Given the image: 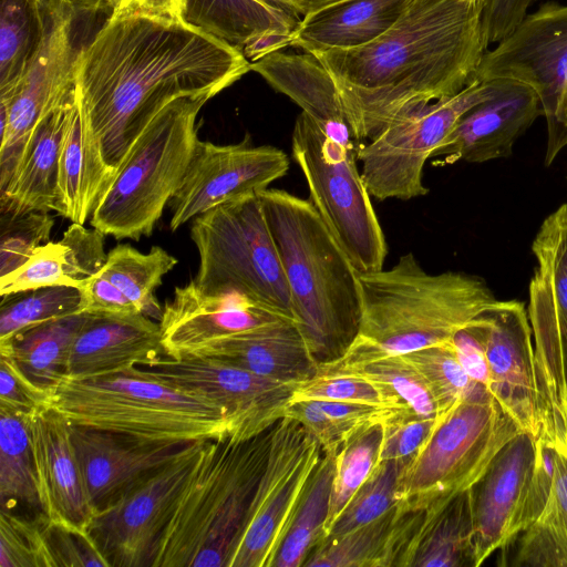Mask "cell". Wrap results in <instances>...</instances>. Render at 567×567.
I'll list each match as a JSON object with an SVG mask.
<instances>
[{
    "label": "cell",
    "instance_id": "cell-1",
    "mask_svg": "<svg viewBox=\"0 0 567 567\" xmlns=\"http://www.w3.org/2000/svg\"><path fill=\"white\" fill-rule=\"evenodd\" d=\"M248 71L241 49L182 19L112 11L79 58L75 104L116 172L165 105L214 97Z\"/></svg>",
    "mask_w": 567,
    "mask_h": 567
},
{
    "label": "cell",
    "instance_id": "cell-2",
    "mask_svg": "<svg viewBox=\"0 0 567 567\" xmlns=\"http://www.w3.org/2000/svg\"><path fill=\"white\" fill-rule=\"evenodd\" d=\"M484 1L412 0L375 40L309 52L329 73L357 146L476 79Z\"/></svg>",
    "mask_w": 567,
    "mask_h": 567
},
{
    "label": "cell",
    "instance_id": "cell-3",
    "mask_svg": "<svg viewBox=\"0 0 567 567\" xmlns=\"http://www.w3.org/2000/svg\"><path fill=\"white\" fill-rule=\"evenodd\" d=\"M357 334L318 372L342 373L390 355L450 341L497 299L481 278L461 271L427 272L412 252L389 269L359 274Z\"/></svg>",
    "mask_w": 567,
    "mask_h": 567
},
{
    "label": "cell",
    "instance_id": "cell-4",
    "mask_svg": "<svg viewBox=\"0 0 567 567\" xmlns=\"http://www.w3.org/2000/svg\"><path fill=\"white\" fill-rule=\"evenodd\" d=\"M258 195L297 327L318 363L334 360L347 351L359 328V272L309 199L269 188Z\"/></svg>",
    "mask_w": 567,
    "mask_h": 567
},
{
    "label": "cell",
    "instance_id": "cell-5",
    "mask_svg": "<svg viewBox=\"0 0 567 567\" xmlns=\"http://www.w3.org/2000/svg\"><path fill=\"white\" fill-rule=\"evenodd\" d=\"M272 429L206 441L153 567H229L264 473Z\"/></svg>",
    "mask_w": 567,
    "mask_h": 567
},
{
    "label": "cell",
    "instance_id": "cell-6",
    "mask_svg": "<svg viewBox=\"0 0 567 567\" xmlns=\"http://www.w3.org/2000/svg\"><path fill=\"white\" fill-rule=\"evenodd\" d=\"M50 408L72 424L143 440L188 444L229 437L226 414L137 367L91 375L63 377L51 389Z\"/></svg>",
    "mask_w": 567,
    "mask_h": 567
},
{
    "label": "cell",
    "instance_id": "cell-7",
    "mask_svg": "<svg viewBox=\"0 0 567 567\" xmlns=\"http://www.w3.org/2000/svg\"><path fill=\"white\" fill-rule=\"evenodd\" d=\"M210 99L178 97L151 120L97 200L92 227L118 240L152 235L189 166L199 141L197 116Z\"/></svg>",
    "mask_w": 567,
    "mask_h": 567
},
{
    "label": "cell",
    "instance_id": "cell-8",
    "mask_svg": "<svg viewBox=\"0 0 567 567\" xmlns=\"http://www.w3.org/2000/svg\"><path fill=\"white\" fill-rule=\"evenodd\" d=\"M107 8L102 0H43L40 38L24 74L0 94V190L38 125L75 101L79 58L109 18L100 19Z\"/></svg>",
    "mask_w": 567,
    "mask_h": 567
},
{
    "label": "cell",
    "instance_id": "cell-9",
    "mask_svg": "<svg viewBox=\"0 0 567 567\" xmlns=\"http://www.w3.org/2000/svg\"><path fill=\"white\" fill-rule=\"evenodd\" d=\"M519 431L488 388L477 383L451 411L435 417L405 462L395 492L398 511H423L470 489Z\"/></svg>",
    "mask_w": 567,
    "mask_h": 567
},
{
    "label": "cell",
    "instance_id": "cell-10",
    "mask_svg": "<svg viewBox=\"0 0 567 567\" xmlns=\"http://www.w3.org/2000/svg\"><path fill=\"white\" fill-rule=\"evenodd\" d=\"M190 238L199 256L192 281L202 291L236 292L295 320L289 287L258 194L198 215L192 220Z\"/></svg>",
    "mask_w": 567,
    "mask_h": 567
},
{
    "label": "cell",
    "instance_id": "cell-11",
    "mask_svg": "<svg viewBox=\"0 0 567 567\" xmlns=\"http://www.w3.org/2000/svg\"><path fill=\"white\" fill-rule=\"evenodd\" d=\"M354 141L327 135L305 112L293 125L292 157L301 169L309 200L359 274L383 269L385 237L358 167Z\"/></svg>",
    "mask_w": 567,
    "mask_h": 567
},
{
    "label": "cell",
    "instance_id": "cell-12",
    "mask_svg": "<svg viewBox=\"0 0 567 567\" xmlns=\"http://www.w3.org/2000/svg\"><path fill=\"white\" fill-rule=\"evenodd\" d=\"M502 80L475 79L458 93L430 103L386 126L358 146L357 158L371 197L409 200L424 196L425 163L475 105L492 97Z\"/></svg>",
    "mask_w": 567,
    "mask_h": 567
},
{
    "label": "cell",
    "instance_id": "cell-13",
    "mask_svg": "<svg viewBox=\"0 0 567 567\" xmlns=\"http://www.w3.org/2000/svg\"><path fill=\"white\" fill-rule=\"evenodd\" d=\"M476 79L516 81L536 92L547 122L549 165L567 145V4L546 2L527 13L485 52Z\"/></svg>",
    "mask_w": 567,
    "mask_h": 567
},
{
    "label": "cell",
    "instance_id": "cell-14",
    "mask_svg": "<svg viewBox=\"0 0 567 567\" xmlns=\"http://www.w3.org/2000/svg\"><path fill=\"white\" fill-rule=\"evenodd\" d=\"M205 442L184 445L94 515L87 532L107 567H153Z\"/></svg>",
    "mask_w": 567,
    "mask_h": 567
},
{
    "label": "cell",
    "instance_id": "cell-15",
    "mask_svg": "<svg viewBox=\"0 0 567 567\" xmlns=\"http://www.w3.org/2000/svg\"><path fill=\"white\" fill-rule=\"evenodd\" d=\"M322 454L319 442L296 420L272 429L267 463L229 567H270L306 484Z\"/></svg>",
    "mask_w": 567,
    "mask_h": 567
},
{
    "label": "cell",
    "instance_id": "cell-16",
    "mask_svg": "<svg viewBox=\"0 0 567 567\" xmlns=\"http://www.w3.org/2000/svg\"><path fill=\"white\" fill-rule=\"evenodd\" d=\"M137 368L148 377L215 404L226 414L229 437L235 441L271 429L285 416L296 386L198 357L164 355L148 367Z\"/></svg>",
    "mask_w": 567,
    "mask_h": 567
},
{
    "label": "cell",
    "instance_id": "cell-17",
    "mask_svg": "<svg viewBox=\"0 0 567 567\" xmlns=\"http://www.w3.org/2000/svg\"><path fill=\"white\" fill-rule=\"evenodd\" d=\"M287 154L271 145H255L246 134L234 144L198 141L185 176L169 202L172 231L214 207L248 194H259L287 174Z\"/></svg>",
    "mask_w": 567,
    "mask_h": 567
},
{
    "label": "cell",
    "instance_id": "cell-18",
    "mask_svg": "<svg viewBox=\"0 0 567 567\" xmlns=\"http://www.w3.org/2000/svg\"><path fill=\"white\" fill-rule=\"evenodd\" d=\"M489 369V391L520 431L542 427L532 326L525 305L494 302L480 317Z\"/></svg>",
    "mask_w": 567,
    "mask_h": 567
},
{
    "label": "cell",
    "instance_id": "cell-19",
    "mask_svg": "<svg viewBox=\"0 0 567 567\" xmlns=\"http://www.w3.org/2000/svg\"><path fill=\"white\" fill-rule=\"evenodd\" d=\"M537 458V437L519 431L492 458L470 488L475 566L519 535V518Z\"/></svg>",
    "mask_w": 567,
    "mask_h": 567
},
{
    "label": "cell",
    "instance_id": "cell-20",
    "mask_svg": "<svg viewBox=\"0 0 567 567\" xmlns=\"http://www.w3.org/2000/svg\"><path fill=\"white\" fill-rule=\"evenodd\" d=\"M286 320L295 321L236 292H204L190 280L175 288L158 323L165 355L179 359L218 339Z\"/></svg>",
    "mask_w": 567,
    "mask_h": 567
},
{
    "label": "cell",
    "instance_id": "cell-21",
    "mask_svg": "<svg viewBox=\"0 0 567 567\" xmlns=\"http://www.w3.org/2000/svg\"><path fill=\"white\" fill-rule=\"evenodd\" d=\"M543 115L528 85L502 80L499 90L475 105L433 152L434 164L484 163L511 155L516 140Z\"/></svg>",
    "mask_w": 567,
    "mask_h": 567
},
{
    "label": "cell",
    "instance_id": "cell-22",
    "mask_svg": "<svg viewBox=\"0 0 567 567\" xmlns=\"http://www.w3.org/2000/svg\"><path fill=\"white\" fill-rule=\"evenodd\" d=\"M42 513L48 519L87 529L96 514L72 439V423L53 409L30 419Z\"/></svg>",
    "mask_w": 567,
    "mask_h": 567
},
{
    "label": "cell",
    "instance_id": "cell-23",
    "mask_svg": "<svg viewBox=\"0 0 567 567\" xmlns=\"http://www.w3.org/2000/svg\"><path fill=\"white\" fill-rule=\"evenodd\" d=\"M72 439L96 513L186 445L74 424Z\"/></svg>",
    "mask_w": 567,
    "mask_h": 567
},
{
    "label": "cell",
    "instance_id": "cell-24",
    "mask_svg": "<svg viewBox=\"0 0 567 567\" xmlns=\"http://www.w3.org/2000/svg\"><path fill=\"white\" fill-rule=\"evenodd\" d=\"M164 355L157 321L142 313H89L73 341L66 375L91 377L148 367Z\"/></svg>",
    "mask_w": 567,
    "mask_h": 567
},
{
    "label": "cell",
    "instance_id": "cell-25",
    "mask_svg": "<svg viewBox=\"0 0 567 567\" xmlns=\"http://www.w3.org/2000/svg\"><path fill=\"white\" fill-rule=\"evenodd\" d=\"M186 357L219 361L293 385L311 379L319 370L318 361L292 320L218 339Z\"/></svg>",
    "mask_w": 567,
    "mask_h": 567
},
{
    "label": "cell",
    "instance_id": "cell-26",
    "mask_svg": "<svg viewBox=\"0 0 567 567\" xmlns=\"http://www.w3.org/2000/svg\"><path fill=\"white\" fill-rule=\"evenodd\" d=\"M528 317L535 350L542 425L567 430V311L560 310L547 288L533 276Z\"/></svg>",
    "mask_w": 567,
    "mask_h": 567
},
{
    "label": "cell",
    "instance_id": "cell-27",
    "mask_svg": "<svg viewBox=\"0 0 567 567\" xmlns=\"http://www.w3.org/2000/svg\"><path fill=\"white\" fill-rule=\"evenodd\" d=\"M114 176L115 169L107 164L101 144L74 102L60 151L54 212L84 225Z\"/></svg>",
    "mask_w": 567,
    "mask_h": 567
},
{
    "label": "cell",
    "instance_id": "cell-28",
    "mask_svg": "<svg viewBox=\"0 0 567 567\" xmlns=\"http://www.w3.org/2000/svg\"><path fill=\"white\" fill-rule=\"evenodd\" d=\"M250 70L297 103L327 135L354 141L332 79L313 54L278 51L251 62Z\"/></svg>",
    "mask_w": 567,
    "mask_h": 567
},
{
    "label": "cell",
    "instance_id": "cell-29",
    "mask_svg": "<svg viewBox=\"0 0 567 567\" xmlns=\"http://www.w3.org/2000/svg\"><path fill=\"white\" fill-rule=\"evenodd\" d=\"M74 102L51 113L33 132L12 177L0 190V215L54 210L60 151Z\"/></svg>",
    "mask_w": 567,
    "mask_h": 567
},
{
    "label": "cell",
    "instance_id": "cell-30",
    "mask_svg": "<svg viewBox=\"0 0 567 567\" xmlns=\"http://www.w3.org/2000/svg\"><path fill=\"white\" fill-rule=\"evenodd\" d=\"M421 512L394 505L379 518L337 536H327L307 556V567H401Z\"/></svg>",
    "mask_w": 567,
    "mask_h": 567
},
{
    "label": "cell",
    "instance_id": "cell-31",
    "mask_svg": "<svg viewBox=\"0 0 567 567\" xmlns=\"http://www.w3.org/2000/svg\"><path fill=\"white\" fill-rule=\"evenodd\" d=\"M412 0H346L302 19L290 47L303 52L364 45L388 31Z\"/></svg>",
    "mask_w": 567,
    "mask_h": 567
},
{
    "label": "cell",
    "instance_id": "cell-32",
    "mask_svg": "<svg viewBox=\"0 0 567 567\" xmlns=\"http://www.w3.org/2000/svg\"><path fill=\"white\" fill-rule=\"evenodd\" d=\"M476 567L471 491L421 512L401 567Z\"/></svg>",
    "mask_w": 567,
    "mask_h": 567
},
{
    "label": "cell",
    "instance_id": "cell-33",
    "mask_svg": "<svg viewBox=\"0 0 567 567\" xmlns=\"http://www.w3.org/2000/svg\"><path fill=\"white\" fill-rule=\"evenodd\" d=\"M551 491L538 518L502 550L501 566L567 567V431L555 433Z\"/></svg>",
    "mask_w": 567,
    "mask_h": 567
},
{
    "label": "cell",
    "instance_id": "cell-34",
    "mask_svg": "<svg viewBox=\"0 0 567 567\" xmlns=\"http://www.w3.org/2000/svg\"><path fill=\"white\" fill-rule=\"evenodd\" d=\"M182 19L241 50L265 32H292L300 22L268 0H184Z\"/></svg>",
    "mask_w": 567,
    "mask_h": 567
},
{
    "label": "cell",
    "instance_id": "cell-35",
    "mask_svg": "<svg viewBox=\"0 0 567 567\" xmlns=\"http://www.w3.org/2000/svg\"><path fill=\"white\" fill-rule=\"evenodd\" d=\"M338 452L322 451L270 567L303 566L310 551L327 537Z\"/></svg>",
    "mask_w": 567,
    "mask_h": 567
},
{
    "label": "cell",
    "instance_id": "cell-36",
    "mask_svg": "<svg viewBox=\"0 0 567 567\" xmlns=\"http://www.w3.org/2000/svg\"><path fill=\"white\" fill-rule=\"evenodd\" d=\"M31 416L0 406L1 509L37 516L41 509L30 432Z\"/></svg>",
    "mask_w": 567,
    "mask_h": 567
},
{
    "label": "cell",
    "instance_id": "cell-37",
    "mask_svg": "<svg viewBox=\"0 0 567 567\" xmlns=\"http://www.w3.org/2000/svg\"><path fill=\"white\" fill-rule=\"evenodd\" d=\"M81 312L27 328L6 344L21 370L38 385L51 390L66 375L73 341L87 319Z\"/></svg>",
    "mask_w": 567,
    "mask_h": 567
},
{
    "label": "cell",
    "instance_id": "cell-38",
    "mask_svg": "<svg viewBox=\"0 0 567 567\" xmlns=\"http://www.w3.org/2000/svg\"><path fill=\"white\" fill-rule=\"evenodd\" d=\"M177 262V258L159 246L144 254L130 245H117L107 252L101 270L142 315L159 322L163 308L155 289Z\"/></svg>",
    "mask_w": 567,
    "mask_h": 567
},
{
    "label": "cell",
    "instance_id": "cell-39",
    "mask_svg": "<svg viewBox=\"0 0 567 567\" xmlns=\"http://www.w3.org/2000/svg\"><path fill=\"white\" fill-rule=\"evenodd\" d=\"M0 94L12 91L38 44L43 0H1Z\"/></svg>",
    "mask_w": 567,
    "mask_h": 567
},
{
    "label": "cell",
    "instance_id": "cell-40",
    "mask_svg": "<svg viewBox=\"0 0 567 567\" xmlns=\"http://www.w3.org/2000/svg\"><path fill=\"white\" fill-rule=\"evenodd\" d=\"M82 312V295L71 286H51L1 296L0 342L20 331Z\"/></svg>",
    "mask_w": 567,
    "mask_h": 567
},
{
    "label": "cell",
    "instance_id": "cell-41",
    "mask_svg": "<svg viewBox=\"0 0 567 567\" xmlns=\"http://www.w3.org/2000/svg\"><path fill=\"white\" fill-rule=\"evenodd\" d=\"M424 382L436 408V417L446 414L477 384L461 365L453 339L401 354Z\"/></svg>",
    "mask_w": 567,
    "mask_h": 567
},
{
    "label": "cell",
    "instance_id": "cell-42",
    "mask_svg": "<svg viewBox=\"0 0 567 567\" xmlns=\"http://www.w3.org/2000/svg\"><path fill=\"white\" fill-rule=\"evenodd\" d=\"M87 279L65 241H48L38 247L21 267L0 278V296L51 286L81 288Z\"/></svg>",
    "mask_w": 567,
    "mask_h": 567
},
{
    "label": "cell",
    "instance_id": "cell-43",
    "mask_svg": "<svg viewBox=\"0 0 567 567\" xmlns=\"http://www.w3.org/2000/svg\"><path fill=\"white\" fill-rule=\"evenodd\" d=\"M382 434V424L374 425L347 441L339 450L326 523L327 536L339 514L379 463Z\"/></svg>",
    "mask_w": 567,
    "mask_h": 567
},
{
    "label": "cell",
    "instance_id": "cell-44",
    "mask_svg": "<svg viewBox=\"0 0 567 567\" xmlns=\"http://www.w3.org/2000/svg\"><path fill=\"white\" fill-rule=\"evenodd\" d=\"M338 374L365 378L382 386L400 409L419 417H436L435 404L424 382L402 355L385 357Z\"/></svg>",
    "mask_w": 567,
    "mask_h": 567
},
{
    "label": "cell",
    "instance_id": "cell-45",
    "mask_svg": "<svg viewBox=\"0 0 567 567\" xmlns=\"http://www.w3.org/2000/svg\"><path fill=\"white\" fill-rule=\"evenodd\" d=\"M408 460L381 461L353 494L334 520L328 536H337L365 525L391 509L400 473Z\"/></svg>",
    "mask_w": 567,
    "mask_h": 567
},
{
    "label": "cell",
    "instance_id": "cell-46",
    "mask_svg": "<svg viewBox=\"0 0 567 567\" xmlns=\"http://www.w3.org/2000/svg\"><path fill=\"white\" fill-rule=\"evenodd\" d=\"M47 516L1 509L0 567H54L45 535Z\"/></svg>",
    "mask_w": 567,
    "mask_h": 567
},
{
    "label": "cell",
    "instance_id": "cell-47",
    "mask_svg": "<svg viewBox=\"0 0 567 567\" xmlns=\"http://www.w3.org/2000/svg\"><path fill=\"white\" fill-rule=\"evenodd\" d=\"M535 276L549 289L556 306L567 311V204L545 218L533 245Z\"/></svg>",
    "mask_w": 567,
    "mask_h": 567
},
{
    "label": "cell",
    "instance_id": "cell-48",
    "mask_svg": "<svg viewBox=\"0 0 567 567\" xmlns=\"http://www.w3.org/2000/svg\"><path fill=\"white\" fill-rule=\"evenodd\" d=\"M302 400L360 403L404 411L382 386L354 374L317 372L311 379L295 386L290 403Z\"/></svg>",
    "mask_w": 567,
    "mask_h": 567
},
{
    "label": "cell",
    "instance_id": "cell-49",
    "mask_svg": "<svg viewBox=\"0 0 567 567\" xmlns=\"http://www.w3.org/2000/svg\"><path fill=\"white\" fill-rule=\"evenodd\" d=\"M54 219L45 212L0 215V278L21 267L38 247L48 243Z\"/></svg>",
    "mask_w": 567,
    "mask_h": 567
},
{
    "label": "cell",
    "instance_id": "cell-50",
    "mask_svg": "<svg viewBox=\"0 0 567 567\" xmlns=\"http://www.w3.org/2000/svg\"><path fill=\"white\" fill-rule=\"evenodd\" d=\"M50 403L51 390L28 378L10 349L0 344V406L32 416L50 409Z\"/></svg>",
    "mask_w": 567,
    "mask_h": 567
},
{
    "label": "cell",
    "instance_id": "cell-51",
    "mask_svg": "<svg viewBox=\"0 0 567 567\" xmlns=\"http://www.w3.org/2000/svg\"><path fill=\"white\" fill-rule=\"evenodd\" d=\"M45 535L54 567H107L87 529L47 517Z\"/></svg>",
    "mask_w": 567,
    "mask_h": 567
},
{
    "label": "cell",
    "instance_id": "cell-52",
    "mask_svg": "<svg viewBox=\"0 0 567 567\" xmlns=\"http://www.w3.org/2000/svg\"><path fill=\"white\" fill-rule=\"evenodd\" d=\"M435 419L419 417L400 411L385 421L379 462L409 460L427 436Z\"/></svg>",
    "mask_w": 567,
    "mask_h": 567
},
{
    "label": "cell",
    "instance_id": "cell-53",
    "mask_svg": "<svg viewBox=\"0 0 567 567\" xmlns=\"http://www.w3.org/2000/svg\"><path fill=\"white\" fill-rule=\"evenodd\" d=\"M554 471V440L545 434H538L536 465L519 518V534L527 529L545 508L553 486Z\"/></svg>",
    "mask_w": 567,
    "mask_h": 567
},
{
    "label": "cell",
    "instance_id": "cell-54",
    "mask_svg": "<svg viewBox=\"0 0 567 567\" xmlns=\"http://www.w3.org/2000/svg\"><path fill=\"white\" fill-rule=\"evenodd\" d=\"M82 312L90 315L141 313L135 305L100 270L79 288Z\"/></svg>",
    "mask_w": 567,
    "mask_h": 567
},
{
    "label": "cell",
    "instance_id": "cell-55",
    "mask_svg": "<svg viewBox=\"0 0 567 567\" xmlns=\"http://www.w3.org/2000/svg\"><path fill=\"white\" fill-rule=\"evenodd\" d=\"M457 359L466 374L489 390V369L483 327L478 317L453 337Z\"/></svg>",
    "mask_w": 567,
    "mask_h": 567
},
{
    "label": "cell",
    "instance_id": "cell-56",
    "mask_svg": "<svg viewBox=\"0 0 567 567\" xmlns=\"http://www.w3.org/2000/svg\"><path fill=\"white\" fill-rule=\"evenodd\" d=\"M537 0H485L482 31L486 48L506 38L528 13Z\"/></svg>",
    "mask_w": 567,
    "mask_h": 567
},
{
    "label": "cell",
    "instance_id": "cell-57",
    "mask_svg": "<svg viewBox=\"0 0 567 567\" xmlns=\"http://www.w3.org/2000/svg\"><path fill=\"white\" fill-rule=\"evenodd\" d=\"M183 8L184 0H117L112 11H137L153 16L182 19Z\"/></svg>",
    "mask_w": 567,
    "mask_h": 567
},
{
    "label": "cell",
    "instance_id": "cell-58",
    "mask_svg": "<svg viewBox=\"0 0 567 567\" xmlns=\"http://www.w3.org/2000/svg\"><path fill=\"white\" fill-rule=\"evenodd\" d=\"M292 32L277 30L265 32L248 42L243 48V52L250 63L255 62L284 48L290 47Z\"/></svg>",
    "mask_w": 567,
    "mask_h": 567
},
{
    "label": "cell",
    "instance_id": "cell-59",
    "mask_svg": "<svg viewBox=\"0 0 567 567\" xmlns=\"http://www.w3.org/2000/svg\"><path fill=\"white\" fill-rule=\"evenodd\" d=\"M346 0H301L303 8V18L306 19L326 8L334 6Z\"/></svg>",
    "mask_w": 567,
    "mask_h": 567
},
{
    "label": "cell",
    "instance_id": "cell-60",
    "mask_svg": "<svg viewBox=\"0 0 567 567\" xmlns=\"http://www.w3.org/2000/svg\"><path fill=\"white\" fill-rule=\"evenodd\" d=\"M268 1L285 9L286 11H288L290 14H292L297 19L302 20L303 8H302L301 0H268Z\"/></svg>",
    "mask_w": 567,
    "mask_h": 567
},
{
    "label": "cell",
    "instance_id": "cell-61",
    "mask_svg": "<svg viewBox=\"0 0 567 567\" xmlns=\"http://www.w3.org/2000/svg\"><path fill=\"white\" fill-rule=\"evenodd\" d=\"M104 2H106L107 4H110L112 7V9L115 7L117 0H102Z\"/></svg>",
    "mask_w": 567,
    "mask_h": 567
},
{
    "label": "cell",
    "instance_id": "cell-62",
    "mask_svg": "<svg viewBox=\"0 0 567 567\" xmlns=\"http://www.w3.org/2000/svg\"><path fill=\"white\" fill-rule=\"evenodd\" d=\"M467 1H485V0H467Z\"/></svg>",
    "mask_w": 567,
    "mask_h": 567
}]
</instances>
